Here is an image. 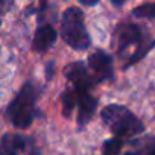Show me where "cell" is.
<instances>
[{"instance_id": "7c38bea8", "label": "cell", "mask_w": 155, "mask_h": 155, "mask_svg": "<svg viewBox=\"0 0 155 155\" xmlns=\"http://www.w3.org/2000/svg\"><path fill=\"white\" fill-rule=\"evenodd\" d=\"M134 14L140 18H155V3H146L134 9Z\"/></svg>"}, {"instance_id": "8992f818", "label": "cell", "mask_w": 155, "mask_h": 155, "mask_svg": "<svg viewBox=\"0 0 155 155\" xmlns=\"http://www.w3.org/2000/svg\"><path fill=\"white\" fill-rule=\"evenodd\" d=\"M76 104L79 105V114H78V122L79 126H84L90 122V119L94 114L96 105H97V99L91 97L88 94V91L84 90H76Z\"/></svg>"}, {"instance_id": "6da1fadb", "label": "cell", "mask_w": 155, "mask_h": 155, "mask_svg": "<svg viewBox=\"0 0 155 155\" xmlns=\"http://www.w3.org/2000/svg\"><path fill=\"white\" fill-rule=\"evenodd\" d=\"M102 120L108 129L120 138L134 137L143 132V123L125 107L122 105H108L102 111Z\"/></svg>"}, {"instance_id": "2e32d148", "label": "cell", "mask_w": 155, "mask_h": 155, "mask_svg": "<svg viewBox=\"0 0 155 155\" xmlns=\"http://www.w3.org/2000/svg\"><path fill=\"white\" fill-rule=\"evenodd\" d=\"M32 155H40V153L38 152H32Z\"/></svg>"}, {"instance_id": "30bf717a", "label": "cell", "mask_w": 155, "mask_h": 155, "mask_svg": "<svg viewBox=\"0 0 155 155\" xmlns=\"http://www.w3.org/2000/svg\"><path fill=\"white\" fill-rule=\"evenodd\" d=\"M61 102H62L64 116L68 117L70 113L73 111L74 105H76V90H67V91H64V94L61 97Z\"/></svg>"}, {"instance_id": "ba28073f", "label": "cell", "mask_w": 155, "mask_h": 155, "mask_svg": "<svg viewBox=\"0 0 155 155\" xmlns=\"http://www.w3.org/2000/svg\"><path fill=\"white\" fill-rule=\"evenodd\" d=\"M3 155H20L26 147V138L18 134H5L0 141Z\"/></svg>"}, {"instance_id": "5b68a950", "label": "cell", "mask_w": 155, "mask_h": 155, "mask_svg": "<svg viewBox=\"0 0 155 155\" xmlns=\"http://www.w3.org/2000/svg\"><path fill=\"white\" fill-rule=\"evenodd\" d=\"M88 65L93 73V79L97 82L105 81L113 76V61L104 50H96L88 58Z\"/></svg>"}, {"instance_id": "ac0fdd59", "label": "cell", "mask_w": 155, "mask_h": 155, "mask_svg": "<svg viewBox=\"0 0 155 155\" xmlns=\"http://www.w3.org/2000/svg\"><path fill=\"white\" fill-rule=\"evenodd\" d=\"M126 155H135V153H126Z\"/></svg>"}, {"instance_id": "7a4b0ae2", "label": "cell", "mask_w": 155, "mask_h": 155, "mask_svg": "<svg viewBox=\"0 0 155 155\" xmlns=\"http://www.w3.org/2000/svg\"><path fill=\"white\" fill-rule=\"evenodd\" d=\"M61 37L76 50H84L90 46V37L84 26L82 12L78 8H68L61 18Z\"/></svg>"}, {"instance_id": "9c48e42d", "label": "cell", "mask_w": 155, "mask_h": 155, "mask_svg": "<svg viewBox=\"0 0 155 155\" xmlns=\"http://www.w3.org/2000/svg\"><path fill=\"white\" fill-rule=\"evenodd\" d=\"M56 40V31L46 25V26H41L37 29L35 32V37H34V49L37 52H46Z\"/></svg>"}, {"instance_id": "3957f363", "label": "cell", "mask_w": 155, "mask_h": 155, "mask_svg": "<svg viewBox=\"0 0 155 155\" xmlns=\"http://www.w3.org/2000/svg\"><path fill=\"white\" fill-rule=\"evenodd\" d=\"M35 88L32 85H25L18 96L8 107V119L15 128H28L34 120V104H35Z\"/></svg>"}, {"instance_id": "8fae6325", "label": "cell", "mask_w": 155, "mask_h": 155, "mask_svg": "<svg viewBox=\"0 0 155 155\" xmlns=\"http://www.w3.org/2000/svg\"><path fill=\"white\" fill-rule=\"evenodd\" d=\"M122 146H123V141H122L120 137L110 138L104 143L102 152H104V155H119L120 150H122Z\"/></svg>"}, {"instance_id": "9a60e30c", "label": "cell", "mask_w": 155, "mask_h": 155, "mask_svg": "<svg viewBox=\"0 0 155 155\" xmlns=\"http://www.w3.org/2000/svg\"><path fill=\"white\" fill-rule=\"evenodd\" d=\"M149 155H155V150H152V152H150V153H149Z\"/></svg>"}, {"instance_id": "5bb4252c", "label": "cell", "mask_w": 155, "mask_h": 155, "mask_svg": "<svg viewBox=\"0 0 155 155\" xmlns=\"http://www.w3.org/2000/svg\"><path fill=\"white\" fill-rule=\"evenodd\" d=\"M111 2H113L116 6H120V5H123V3L126 2V0H111Z\"/></svg>"}, {"instance_id": "4fadbf2b", "label": "cell", "mask_w": 155, "mask_h": 155, "mask_svg": "<svg viewBox=\"0 0 155 155\" xmlns=\"http://www.w3.org/2000/svg\"><path fill=\"white\" fill-rule=\"evenodd\" d=\"M79 3H82V5H87V6H91V5H96L99 0H78Z\"/></svg>"}, {"instance_id": "277c9868", "label": "cell", "mask_w": 155, "mask_h": 155, "mask_svg": "<svg viewBox=\"0 0 155 155\" xmlns=\"http://www.w3.org/2000/svg\"><path fill=\"white\" fill-rule=\"evenodd\" d=\"M65 73V78L76 87V90H84V91H88L91 87H93V76L87 71L85 65L82 62H73V64H68L64 70Z\"/></svg>"}, {"instance_id": "e0dca14e", "label": "cell", "mask_w": 155, "mask_h": 155, "mask_svg": "<svg viewBox=\"0 0 155 155\" xmlns=\"http://www.w3.org/2000/svg\"><path fill=\"white\" fill-rule=\"evenodd\" d=\"M0 155H3V152H2V149H0Z\"/></svg>"}, {"instance_id": "52a82bcc", "label": "cell", "mask_w": 155, "mask_h": 155, "mask_svg": "<svg viewBox=\"0 0 155 155\" xmlns=\"http://www.w3.org/2000/svg\"><path fill=\"white\" fill-rule=\"evenodd\" d=\"M117 46L119 49H126L131 44H135L141 40V32L140 28L135 25H122L117 29Z\"/></svg>"}]
</instances>
